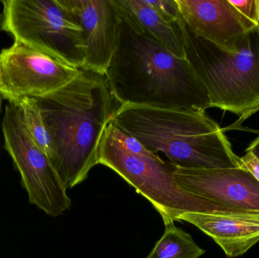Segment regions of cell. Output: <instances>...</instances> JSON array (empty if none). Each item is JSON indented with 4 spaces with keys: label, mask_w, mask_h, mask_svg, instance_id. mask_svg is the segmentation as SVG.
Masks as SVG:
<instances>
[{
    "label": "cell",
    "mask_w": 259,
    "mask_h": 258,
    "mask_svg": "<svg viewBox=\"0 0 259 258\" xmlns=\"http://www.w3.org/2000/svg\"><path fill=\"white\" fill-rule=\"evenodd\" d=\"M33 98L50 134L49 159L68 190L99 165L102 138L118 106L105 77L82 69L65 86Z\"/></svg>",
    "instance_id": "obj_1"
},
{
    "label": "cell",
    "mask_w": 259,
    "mask_h": 258,
    "mask_svg": "<svg viewBox=\"0 0 259 258\" xmlns=\"http://www.w3.org/2000/svg\"><path fill=\"white\" fill-rule=\"evenodd\" d=\"M120 17L116 48L104 75L119 106L201 112L211 108L187 59L175 56Z\"/></svg>",
    "instance_id": "obj_2"
},
{
    "label": "cell",
    "mask_w": 259,
    "mask_h": 258,
    "mask_svg": "<svg viewBox=\"0 0 259 258\" xmlns=\"http://www.w3.org/2000/svg\"><path fill=\"white\" fill-rule=\"evenodd\" d=\"M111 122L178 168H244L225 130L205 112L122 105Z\"/></svg>",
    "instance_id": "obj_3"
},
{
    "label": "cell",
    "mask_w": 259,
    "mask_h": 258,
    "mask_svg": "<svg viewBox=\"0 0 259 258\" xmlns=\"http://www.w3.org/2000/svg\"><path fill=\"white\" fill-rule=\"evenodd\" d=\"M185 59L211 108L238 115L237 127L259 112V24L242 35L231 53L195 34L182 18L177 22Z\"/></svg>",
    "instance_id": "obj_4"
},
{
    "label": "cell",
    "mask_w": 259,
    "mask_h": 258,
    "mask_svg": "<svg viewBox=\"0 0 259 258\" xmlns=\"http://www.w3.org/2000/svg\"><path fill=\"white\" fill-rule=\"evenodd\" d=\"M98 164L115 171L146 198L161 215L164 225L178 221L187 212H231L181 188L175 181L176 165L161 159L132 154L107 128L100 142Z\"/></svg>",
    "instance_id": "obj_5"
},
{
    "label": "cell",
    "mask_w": 259,
    "mask_h": 258,
    "mask_svg": "<svg viewBox=\"0 0 259 258\" xmlns=\"http://www.w3.org/2000/svg\"><path fill=\"white\" fill-rule=\"evenodd\" d=\"M1 3L0 30L15 41L81 69L85 59L83 31L56 0H4Z\"/></svg>",
    "instance_id": "obj_6"
},
{
    "label": "cell",
    "mask_w": 259,
    "mask_h": 258,
    "mask_svg": "<svg viewBox=\"0 0 259 258\" xmlns=\"http://www.w3.org/2000/svg\"><path fill=\"white\" fill-rule=\"evenodd\" d=\"M2 130L5 148L19 171L29 202L54 218L70 209L67 189L48 156L30 136L19 106H6Z\"/></svg>",
    "instance_id": "obj_7"
},
{
    "label": "cell",
    "mask_w": 259,
    "mask_h": 258,
    "mask_svg": "<svg viewBox=\"0 0 259 258\" xmlns=\"http://www.w3.org/2000/svg\"><path fill=\"white\" fill-rule=\"evenodd\" d=\"M80 70L15 40L0 53V93L9 103L19 105L62 87Z\"/></svg>",
    "instance_id": "obj_8"
},
{
    "label": "cell",
    "mask_w": 259,
    "mask_h": 258,
    "mask_svg": "<svg viewBox=\"0 0 259 258\" xmlns=\"http://www.w3.org/2000/svg\"><path fill=\"white\" fill-rule=\"evenodd\" d=\"M175 181L187 192L231 212H259V183L245 168H178Z\"/></svg>",
    "instance_id": "obj_9"
},
{
    "label": "cell",
    "mask_w": 259,
    "mask_h": 258,
    "mask_svg": "<svg viewBox=\"0 0 259 258\" xmlns=\"http://www.w3.org/2000/svg\"><path fill=\"white\" fill-rule=\"evenodd\" d=\"M80 27L85 44L81 69L104 77L115 53L121 17L115 0H56Z\"/></svg>",
    "instance_id": "obj_10"
},
{
    "label": "cell",
    "mask_w": 259,
    "mask_h": 258,
    "mask_svg": "<svg viewBox=\"0 0 259 258\" xmlns=\"http://www.w3.org/2000/svg\"><path fill=\"white\" fill-rule=\"evenodd\" d=\"M181 18L195 34L228 51H238L243 33L256 24L229 0H176Z\"/></svg>",
    "instance_id": "obj_11"
},
{
    "label": "cell",
    "mask_w": 259,
    "mask_h": 258,
    "mask_svg": "<svg viewBox=\"0 0 259 258\" xmlns=\"http://www.w3.org/2000/svg\"><path fill=\"white\" fill-rule=\"evenodd\" d=\"M178 221L197 227L230 257L243 255L259 242V212H187L178 218Z\"/></svg>",
    "instance_id": "obj_12"
},
{
    "label": "cell",
    "mask_w": 259,
    "mask_h": 258,
    "mask_svg": "<svg viewBox=\"0 0 259 258\" xmlns=\"http://www.w3.org/2000/svg\"><path fill=\"white\" fill-rule=\"evenodd\" d=\"M120 15L133 27L153 38L181 59H185L182 38L177 23L169 22L146 0H115Z\"/></svg>",
    "instance_id": "obj_13"
},
{
    "label": "cell",
    "mask_w": 259,
    "mask_h": 258,
    "mask_svg": "<svg viewBox=\"0 0 259 258\" xmlns=\"http://www.w3.org/2000/svg\"><path fill=\"white\" fill-rule=\"evenodd\" d=\"M164 226V234L146 258H199L205 254V250L194 242L191 235L175 223Z\"/></svg>",
    "instance_id": "obj_14"
},
{
    "label": "cell",
    "mask_w": 259,
    "mask_h": 258,
    "mask_svg": "<svg viewBox=\"0 0 259 258\" xmlns=\"http://www.w3.org/2000/svg\"><path fill=\"white\" fill-rule=\"evenodd\" d=\"M18 106L22 110L24 122L30 136L49 157L51 150V140L36 101L33 98H26Z\"/></svg>",
    "instance_id": "obj_15"
},
{
    "label": "cell",
    "mask_w": 259,
    "mask_h": 258,
    "mask_svg": "<svg viewBox=\"0 0 259 258\" xmlns=\"http://www.w3.org/2000/svg\"><path fill=\"white\" fill-rule=\"evenodd\" d=\"M107 130L125 149H127L132 154L144 156V157L150 158V159H161L158 154H155V153L149 151L140 141L137 140V139L133 137L131 135L121 131L112 122L109 123V125L107 126Z\"/></svg>",
    "instance_id": "obj_16"
},
{
    "label": "cell",
    "mask_w": 259,
    "mask_h": 258,
    "mask_svg": "<svg viewBox=\"0 0 259 258\" xmlns=\"http://www.w3.org/2000/svg\"><path fill=\"white\" fill-rule=\"evenodd\" d=\"M148 4L169 22H178L181 15L176 0H146Z\"/></svg>",
    "instance_id": "obj_17"
},
{
    "label": "cell",
    "mask_w": 259,
    "mask_h": 258,
    "mask_svg": "<svg viewBox=\"0 0 259 258\" xmlns=\"http://www.w3.org/2000/svg\"><path fill=\"white\" fill-rule=\"evenodd\" d=\"M230 3L249 21L259 24V0H229Z\"/></svg>",
    "instance_id": "obj_18"
},
{
    "label": "cell",
    "mask_w": 259,
    "mask_h": 258,
    "mask_svg": "<svg viewBox=\"0 0 259 258\" xmlns=\"http://www.w3.org/2000/svg\"><path fill=\"white\" fill-rule=\"evenodd\" d=\"M243 167L254 176L259 183V160L252 153L246 152L240 158Z\"/></svg>",
    "instance_id": "obj_19"
},
{
    "label": "cell",
    "mask_w": 259,
    "mask_h": 258,
    "mask_svg": "<svg viewBox=\"0 0 259 258\" xmlns=\"http://www.w3.org/2000/svg\"><path fill=\"white\" fill-rule=\"evenodd\" d=\"M246 152H250L259 160V136L255 139L246 149Z\"/></svg>",
    "instance_id": "obj_20"
},
{
    "label": "cell",
    "mask_w": 259,
    "mask_h": 258,
    "mask_svg": "<svg viewBox=\"0 0 259 258\" xmlns=\"http://www.w3.org/2000/svg\"><path fill=\"white\" fill-rule=\"evenodd\" d=\"M3 96H2L1 93H0V109H1L2 107V101H3Z\"/></svg>",
    "instance_id": "obj_21"
},
{
    "label": "cell",
    "mask_w": 259,
    "mask_h": 258,
    "mask_svg": "<svg viewBox=\"0 0 259 258\" xmlns=\"http://www.w3.org/2000/svg\"><path fill=\"white\" fill-rule=\"evenodd\" d=\"M0 112H1V109H0Z\"/></svg>",
    "instance_id": "obj_22"
}]
</instances>
